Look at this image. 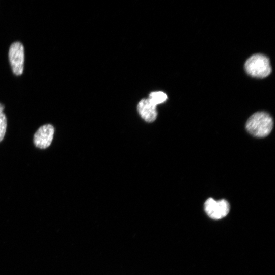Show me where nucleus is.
Returning a JSON list of instances; mask_svg holds the SVG:
<instances>
[{
	"label": "nucleus",
	"mask_w": 275,
	"mask_h": 275,
	"mask_svg": "<svg viewBox=\"0 0 275 275\" xmlns=\"http://www.w3.org/2000/svg\"><path fill=\"white\" fill-rule=\"evenodd\" d=\"M54 133V127L50 124L41 126L35 132L33 142L35 146L40 149H46L51 144Z\"/></svg>",
	"instance_id": "nucleus-5"
},
{
	"label": "nucleus",
	"mask_w": 275,
	"mask_h": 275,
	"mask_svg": "<svg viewBox=\"0 0 275 275\" xmlns=\"http://www.w3.org/2000/svg\"><path fill=\"white\" fill-rule=\"evenodd\" d=\"M273 126V119L269 114L258 112L248 119L245 127L251 134L256 137L263 138L271 132Z\"/></svg>",
	"instance_id": "nucleus-1"
},
{
	"label": "nucleus",
	"mask_w": 275,
	"mask_h": 275,
	"mask_svg": "<svg viewBox=\"0 0 275 275\" xmlns=\"http://www.w3.org/2000/svg\"><path fill=\"white\" fill-rule=\"evenodd\" d=\"M204 209L206 214L210 218L219 219L228 214L230 210V205L224 199L216 201L210 198L206 201Z\"/></svg>",
	"instance_id": "nucleus-3"
},
{
	"label": "nucleus",
	"mask_w": 275,
	"mask_h": 275,
	"mask_svg": "<svg viewBox=\"0 0 275 275\" xmlns=\"http://www.w3.org/2000/svg\"><path fill=\"white\" fill-rule=\"evenodd\" d=\"M4 109V105L0 103V142L3 140L7 128V118L3 113Z\"/></svg>",
	"instance_id": "nucleus-8"
},
{
	"label": "nucleus",
	"mask_w": 275,
	"mask_h": 275,
	"mask_svg": "<svg viewBox=\"0 0 275 275\" xmlns=\"http://www.w3.org/2000/svg\"><path fill=\"white\" fill-rule=\"evenodd\" d=\"M138 111L141 117L146 122H153L156 118L157 113L156 105L148 98L142 99L138 105Z\"/></svg>",
	"instance_id": "nucleus-6"
},
{
	"label": "nucleus",
	"mask_w": 275,
	"mask_h": 275,
	"mask_svg": "<svg viewBox=\"0 0 275 275\" xmlns=\"http://www.w3.org/2000/svg\"><path fill=\"white\" fill-rule=\"evenodd\" d=\"M9 58L14 74L21 75L23 70L24 60V48L21 43L16 42L11 44L9 51Z\"/></svg>",
	"instance_id": "nucleus-4"
},
{
	"label": "nucleus",
	"mask_w": 275,
	"mask_h": 275,
	"mask_svg": "<svg viewBox=\"0 0 275 275\" xmlns=\"http://www.w3.org/2000/svg\"><path fill=\"white\" fill-rule=\"evenodd\" d=\"M244 68L250 75L256 78H264L271 72L269 59L261 54H256L250 57L245 62Z\"/></svg>",
	"instance_id": "nucleus-2"
},
{
	"label": "nucleus",
	"mask_w": 275,
	"mask_h": 275,
	"mask_svg": "<svg viewBox=\"0 0 275 275\" xmlns=\"http://www.w3.org/2000/svg\"><path fill=\"white\" fill-rule=\"evenodd\" d=\"M148 99L155 105L163 103L167 99V96L162 91L151 92Z\"/></svg>",
	"instance_id": "nucleus-7"
}]
</instances>
